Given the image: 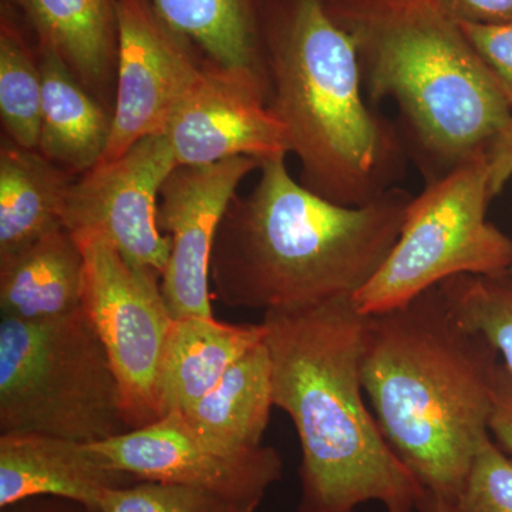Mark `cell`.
I'll use <instances>...</instances> for the list:
<instances>
[{
  "label": "cell",
  "mask_w": 512,
  "mask_h": 512,
  "mask_svg": "<svg viewBox=\"0 0 512 512\" xmlns=\"http://www.w3.org/2000/svg\"><path fill=\"white\" fill-rule=\"evenodd\" d=\"M366 319L353 296L264 313L274 404L301 443L298 512H414L426 494L363 399Z\"/></svg>",
  "instance_id": "6da1fadb"
},
{
  "label": "cell",
  "mask_w": 512,
  "mask_h": 512,
  "mask_svg": "<svg viewBox=\"0 0 512 512\" xmlns=\"http://www.w3.org/2000/svg\"><path fill=\"white\" fill-rule=\"evenodd\" d=\"M259 171L258 184L231 201L215 235V298L265 313L355 296L392 251L413 195L393 187L370 204L346 207L303 187L285 157Z\"/></svg>",
  "instance_id": "7a4b0ae2"
},
{
  "label": "cell",
  "mask_w": 512,
  "mask_h": 512,
  "mask_svg": "<svg viewBox=\"0 0 512 512\" xmlns=\"http://www.w3.org/2000/svg\"><path fill=\"white\" fill-rule=\"evenodd\" d=\"M501 359L461 325L440 286L367 315L362 383L387 443L426 493L458 503L490 434Z\"/></svg>",
  "instance_id": "3957f363"
},
{
  "label": "cell",
  "mask_w": 512,
  "mask_h": 512,
  "mask_svg": "<svg viewBox=\"0 0 512 512\" xmlns=\"http://www.w3.org/2000/svg\"><path fill=\"white\" fill-rule=\"evenodd\" d=\"M258 35L299 183L346 207L386 194L403 173V136L367 103L355 42L326 0H258Z\"/></svg>",
  "instance_id": "277c9868"
},
{
  "label": "cell",
  "mask_w": 512,
  "mask_h": 512,
  "mask_svg": "<svg viewBox=\"0 0 512 512\" xmlns=\"http://www.w3.org/2000/svg\"><path fill=\"white\" fill-rule=\"evenodd\" d=\"M326 8L355 42L367 99L396 103L426 183L487 156L512 104L441 0H326Z\"/></svg>",
  "instance_id": "5b68a950"
},
{
  "label": "cell",
  "mask_w": 512,
  "mask_h": 512,
  "mask_svg": "<svg viewBox=\"0 0 512 512\" xmlns=\"http://www.w3.org/2000/svg\"><path fill=\"white\" fill-rule=\"evenodd\" d=\"M127 431L119 380L84 309L0 319V434L94 443Z\"/></svg>",
  "instance_id": "8992f818"
},
{
  "label": "cell",
  "mask_w": 512,
  "mask_h": 512,
  "mask_svg": "<svg viewBox=\"0 0 512 512\" xmlns=\"http://www.w3.org/2000/svg\"><path fill=\"white\" fill-rule=\"evenodd\" d=\"M493 200L487 156L426 183L386 261L353 296L360 311L399 308L453 276L510 271L512 239L487 218Z\"/></svg>",
  "instance_id": "52a82bcc"
},
{
  "label": "cell",
  "mask_w": 512,
  "mask_h": 512,
  "mask_svg": "<svg viewBox=\"0 0 512 512\" xmlns=\"http://www.w3.org/2000/svg\"><path fill=\"white\" fill-rule=\"evenodd\" d=\"M72 235L84 256V312L119 380L127 426L141 429L163 417L158 387L174 318L161 275L128 264L99 232Z\"/></svg>",
  "instance_id": "ba28073f"
},
{
  "label": "cell",
  "mask_w": 512,
  "mask_h": 512,
  "mask_svg": "<svg viewBox=\"0 0 512 512\" xmlns=\"http://www.w3.org/2000/svg\"><path fill=\"white\" fill-rule=\"evenodd\" d=\"M90 446L111 467L137 480L202 488L245 512L258 510L284 473V461L274 447L222 446L192 429L180 412Z\"/></svg>",
  "instance_id": "9c48e42d"
},
{
  "label": "cell",
  "mask_w": 512,
  "mask_h": 512,
  "mask_svg": "<svg viewBox=\"0 0 512 512\" xmlns=\"http://www.w3.org/2000/svg\"><path fill=\"white\" fill-rule=\"evenodd\" d=\"M177 167L165 134L143 138L116 161L74 180L64 204L63 227L70 234L99 232L128 264L163 276L173 242L158 227V198Z\"/></svg>",
  "instance_id": "30bf717a"
},
{
  "label": "cell",
  "mask_w": 512,
  "mask_h": 512,
  "mask_svg": "<svg viewBox=\"0 0 512 512\" xmlns=\"http://www.w3.org/2000/svg\"><path fill=\"white\" fill-rule=\"evenodd\" d=\"M119 56L111 133L97 165L143 138L164 134L197 82L204 60L161 22L148 0H117Z\"/></svg>",
  "instance_id": "8fae6325"
},
{
  "label": "cell",
  "mask_w": 512,
  "mask_h": 512,
  "mask_svg": "<svg viewBox=\"0 0 512 512\" xmlns=\"http://www.w3.org/2000/svg\"><path fill=\"white\" fill-rule=\"evenodd\" d=\"M164 134L178 167L237 157L264 163L289 154L288 133L269 107L266 80L205 60Z\"/></svg>",
  "instance_id": "7c38bea8"
},
{
  "label": "cell",
  "mask_w": 512,
  "mask_h": 512,
  "mask_svg": "<svg viewBox=\"0 0 512 512\" xmlns=\"http://www.w3.org/2000/svg\"><path fill=\"white\" fill-rule=\"evenodd\" d=\"M259 167L249 157L180 165L161 188L158 227L173 242L161 291L174 319L214 318L210 264L215 235L242 180Z\"/></svg>",
  "instance_id": "4fadbf2b"
},
{
  "label": "cell",
  "mask_w": 512,
  "mask_h": 512,
  "mask_svg": "<svg viewBox=\"0 0 512 512\" xmlns=\"http://www.w3.org/2000/svg\"><path fill=\"white\" fill-rule=\"evenodd\" d=\"M111 467L90 443L45 434H0V508L56 497L99 512L104 494L137 483Z\"/></svg>",
  "instance_id": "5bb4252c"
},
{
  "label": "cell",
  "mask_w": 512,
  "mask_h": 512,
  "mask_svg": "<svg viewBox=\"0 0 512 512\" xmlns=\"http://www.w3.org/2000/svg\"><path fill=\"white\" fill-rule=\"evenodd\" d=\"M37 46L53 50L94 99L113 113L119 18L117 0H3Z\"/></svg>",
  "instance_id": "9a60e30c"
},
{
  "label": "cell",
  "mask_w": 512,
  "mask_h": 512,
  "mask_svg": "<svg viewBox=\"0 0 512 512\" xmlns=\"http://www.w3.org/2000/svg\"><path fill=\"white\" fill-rule=\"evenodd\" d=\"M84 256L66 228L0 261L2 318L42 322L83 309Z\"/></svg>",
  "instance_id": "2e32d148"
},
{
  "label": "cell",
  "mask_w": 512,
  "mask_h": 512,
  "mask_svg": "<svg viewBox=\"0 0 512 512\" xmlns=\"http://www.w3.org/2000/svg\"><path fill=\"white\" fill-rule=\"evenodd\" d=\"M265 338V326L231 325L215 318L174 319L160 373L161 414L200 402L229 367Z\"/></svg>",
  "instance_id": "e0dca14e"
},
{
  "label": "cell",
  "mask_w": 512,
  "mask_h": 512,
  "mask_svg": "<svg viewBox=\"0 0 512 512\" xmlns=\"http://www.w3.org/2000/svg\"><path fill=\"white\" fill-rule=\"evenodd\" d=\"M35 46L43 83L37 151L69 173H89L109 144L113 113L84 89L53 50Z\"/></svg>",
  "instance_id": "ac0fdd59"
},
{
  "label": "cell",
  "mask_w": 512,
  "mask_h": 512,
  "mask_svg": "<svg viewBox=\"0 0 512 512\" xmlns=\"http://www.w3.org/2000/svg\"><path fill=\"white\" fill-rule=\"evenodd\" d=\"M37 150L3 138L0 148V261L63 227L67 192L76 180Z\"/></svg>",
  "instance_id": "d6986e66"
},
{
  "label": "cell",
  "mask_w": 512,
  "mask_h": 512,
  "mask_svg": "<svg viewBox=\"0 0 512 512\" xmlns=\"http://www.w3.org/2000/svg\"><path fill=\"white\" fill-rule=\"evenodd\" d=\"M274 394L272 367L264 340L238 359L204 397L181 413L212 441L232 448L262 446Z\"/></svg>",
  "instance_id": "ffe728a7"
},
{
  "label": "cell",
  "mask_w": 512,
  "mask_h": 512,
  "mask_svg": "<svg viewBox=\"0 0 512 512\" xmlns=\"http://www.w3.org/2000/svg\"><path fill=\"white\" fill-rule=\"evenodd\" d=\"M148 3L161 22L205 62L249 70L266 80L259 46L258 0H148Z\"/></svg>",
  "instance_id": "44dd1931"
},
{
  "label": "cell",
  "mask_w": 512,
  "mask_h": 512,
  "mask_svg": "<svg viewBox=\"0 0 512 512\" xmlns=\"http://www.w3.org/2000/svg\"><path fill=\"white\" fill-rule=\"evenodd\" d=\"M43 83L36 46L22 20L2 3L0 16V119L6 138L37 150L42 120Z\"/></svg>",
  "instance_id": "7402d4cb"
},
{
  "label": "cell",
  "mask_w": 512,
  "mask_h": 512,
  "mask_svg": "<svg viewBox=\"0 0 512 512\" xmlns=\"http://www.w3.org/2000/svg\"><path fill=\"white\" fill-rule=\"evenodd\" d=\"M439 286L458 322L487 339L512 375V269L453 276Z\"/></svg>",
  "instance_id": "603a6c76"
},
{
  "label": "cell",
  "mask_w": 512,
  "mask_h": 512,
  "mask_svg": "<svg viewBox=\"0 0 512 512\" xmlns=\"http://www.w3.org/2000/svg\"><path fill=\"white\" fill-rule=\"evenodd\" d=\"M99 512H245L228 498L190 485L137 481L104 494Z\"/></svg>",
  "instance_id": "cb8c5ba5"
},
{
  "label": "cell",
  "mask_w": 512,
  "mask_h": 512,
  "mask_svg": "<svg viewBox=\"0 0 512 512\" xmlns=\"http://www.w3.org/2000/svg\"><path fill=\"white\" fill-rule=\"evenodd\" d=\"M463 512H512V456L488 436L457 503Z\"/></svg>",
  "instance_id": "d4e9b609"
},
{
  "label": "cell",
  "mask_w": 512,
  "mask_h": 512,
  "mask_svg": "<svg viewBox=\"0 0 512 512\" xmlns=\"http://www.w3.org/2000/svg\"><path fill=\"white\" fill-rule=\"evenodd\" d=\"M478 55L494 73L512 104V23H460Z\"/></svg>",
  "instance_id": "484cf974"
},
{
  "label": "cell",
  "mask_w": 512,
  "mask_h": 512,
  "mask_svg": "<svg viewBox=\"0 0 512 512\" xmlns=\"http://www.w3.org/2000/svg\"><path fill=\"white\" fill-rule=\"evenodd\" d=\"M490 434L512 456V375L501 362L494 377Z\"/></svg>",
  "instance_id": "4316f807"
},
{
  "label": "cell",
  "mask_w": 512,
  "mask_h": 512,
  "mask_svg": "<svg viewBox=\"0 0 512 512\" xmlns=\"http://www.w3.org/2000/svg\"><path fill=\"white\" fill-rule=\"evenodd\" d=\"M441 3L460 23H512V0H441Z\"/></svg>",
  "instance_id": "83f0119b"
},
{
  "label": "cell",
  "mask_w": 512,
  "mask_h": 512,
  "mask_svg": "<svg viewBox=\"0 0 512 512\" xmlns=\"http://www.w3.org/2000/svg\"><path fill=\"white\" fill-rule=\"evenodd\" d=\"M487 160L490 167L491 192L495 198L512 178V117L503 133L488 150Z\"/></svg>",
  "instance_id": "f1b7e54d"
},
{
  "label": "cell",
  "mask_w": 512,
  "mask_h": 512,
  "mask_svg": "<svg viewBox=\"0 0 512 512\" xmlns=\"http://www.w3.org/2000/svg\"><path fill=\"white\" fill-rule=\"evenodd\" d=\"M2 512H94L76 501L56 497H35L0 508Z\"/></svg>",
  "instance_id": "f546056e"
},
{
  "label": "cell",
  "mask_w": 512,
  "mask_h": 512,
  "mask_svg": "<svg viewBox=\"0 0 512 512\" xmlns=\"http://www.w3.org/2000/svg\"><path fill=\"white\" fill-rule=\"evenodd\" d=\"M420 512H463L456 503L443 500L429 493L424 494L423 500L419 505Z\"/></svg>",
  "instance_id": "4dcf8cb0"
}]
</instances>
